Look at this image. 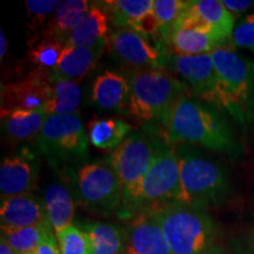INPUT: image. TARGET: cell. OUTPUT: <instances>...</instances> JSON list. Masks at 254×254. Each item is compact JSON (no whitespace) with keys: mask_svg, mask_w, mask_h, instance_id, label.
<instances>
[{"mask_svg":"<svg viewBox=\"0 0 254 254\" xmlns=\"http://www.w3.org/2000/svg\"><path fill=\"white\" fill-rule=\"evenodd\" d=\"M0 254H17L12 250V247L6 243V240L4 238L0 239Z\"/></svg>","mask_w":254,"mask_h":254,"instance_id":"38","label":"cell"},{"mask_svg":"<svg viewBox=\"0 0 254 254\" xmlns=\"http://www.w3.org/2000/svg\"><path fill=\"white\" fill-rule=\"evenodd\" d=\"M49 85L50 97L45 110L49 116L78 114L81 103V90L78 82L56 77L53 72H51Z\"/></svg>","mask_w":254,"mask_h":254,"instance_id":"25","label":"cell"},{"mask_svg":"<svg viewBox=\"0 0 254 254\" xmlns=\"http://www.w3.org/2000/svg\"><path fill=\"white\" fill-rule=\"evenodd\" d=\"M221 1L233 17L246 13L249 9L254 7L253 0H221Z\"/></svg>","mask_w":254,"mask_h":254,"instance_id":"34","label":"cell"},{"mask_svg":"<svg viewBox=\"0 0 254 254\" xmlns=\"http://www.w3.org/2000/svg\"><path fill=\"white\" fill-rule=\"evenodd\" d=\"M51 232H53L51 224L21 228L1 227V238H4L17 254H34Z\"/></svg>","mask_w":254,"mask_h":254,"instance_id":"28","label":"cell"},{"mask_svg":"<svg viewBox=\"0 0 254 254\" xmlns=\"http://www.w3.org/2000/svg\"><path fill=\"white\" fill-rule=\"evenodd\" d=\"M1 128L13 141H28L38 138L49 113L46 111H13L0 112Z\"/></svg>","mask_w":254,"mask_h":254,"instance_id":"22","label":"cell"},{"mask_svg":"<svg viewBox=\"0 0 254 254\" xmlns=\"http://www.w3.org/2000/svg\"><path fill=\"white\" fill-rule=\"evenodd\" d=\"M64 47L65 45L59 43L58 40L43 37L40 41L34 43L31 46L28 51V59L37 68L52 71L58 65Z\"/></svg>","mask_w":254,"mask_h":254,"instance_id":"30","label":"cell"},{"mask_svg":"<svg viewBox=\"0 0 254 254\" xmlns=\"http://www.w3.org/2000/svg\"><path fill=\"white\" fill-rule=\"evenodd\" d=\"M88 134L79 114L47 117L37 138V148L62 174L88 160Z\"/></svg>","mask_w":254,"mask_h":254,"instance_id":"7","label":"cell"},{"mask_svg":"<svg viewBox=\"0 0 254 254\" xmlns=\"http://www.w3.org/2000/svg\"><path fill=\"white\" fill-rule=\"evenodd\" d=\"M132 133V126L120 118L93 119L88 124V140L101 151H114Z\"/></svg>","mask_w":254,"mask_h":254,"instance_id":"24","label":"cell"},{"mask_svg":"<svg viewBox=\"0 0 254 254\" xmlns=\"http://www.w3.org/2000/svg\"><path fill=\"white\" fill-rule=\"evenodd\" d=\"M231 44L236 47L249 50L254 55V12L246 15L234 27Z\"/></svg>","mask_w":254,"mask_h":254,"instance_id":"33","label":"cell"},{"mask_svg":"<svg viewBox=\"0 0 254 254\" xmlns=\"http://www.w3.org/2000/svg\"><path fill=\"white\" fill-rule=\"evenodd\" d=\"M0 220L1 227L7 228L50 224L44 201L33 193L1 198Z\"/></svg>","mask_w":254,"mask_h":254,"instance_id":"16","label":"cell"},{"mask_svg":"<svg viewBox=\"0 0 254 254\" xmlns=\"http://www.w3.org/2000/svg\"><path fill=\"white\" fill-rule=\"evenodd\" d=\"M39 158L30 148H21L2 159L0 165L1 198L28 194L37 187L39 178Z\"/></svg>","mask_w":254,"mask_h":254,"instance_id":"14","label":"cell"},{"mask_svg":"<svg viewBox=\"0 0 254 254\" xmlns=\"http://www.w3.org/2000/svg\"><path fill=\"white\" fill-rule=\"evenodd\" d=\"M90 7L87 0L62 1L47 23L43 37L52 38L65 45L73 30L78 26Z\"/></svg>","mask_w":254,"mask_h":254,"instance_id":"20","label":"cell"},{"mask_svg":"<svg viewBox=\"0 0 254 254\" xmlns=\"http://www.w3.org/2000/svg\"><path fill=\"white\" fill-rule=\"evenodd\" d=\"M128 221L125 254H172L153 212H142Z\"/></svg>","mask_w":254,"mask_h":254,"instance_id":"15","label":"cell"},{"mask_svg":"<svg viewBox=\"0 0 254 254\" xmlns=\"http://www.w3.org/2000/svg\"><path fill=\"white\" fill-rule=\"evenodd\" d=\"M110 17L103 5H91L90 9L68 37L65 46L107 45Z\"/></svg>","mask_w":254,"mask_h":254,"instance_id":"19","label":"cell"},{"mask_svg":"<svg viewBox=\"0 0 254 254\" xmlns=\"http://www.w3.org/2000/svg\"><path fill=\"white\" fill-rule=\"evenodd\" d=\"M34 254H36V253H34Z\"/></svg>","mask_w":254,"mask_h":254,"instance_id":"40","label":"cell"},{"mask_svg":"<svg viewBox=\"0 0 254 254\" xmlns=\"http://www.w3.org/2000/svg\"><path fill=\"white\" fill-rule=\"evenodd\" d=\"M81 228L90 234L93 254H125V228L106 221H87Z\"/></svg>","mask_w":254,"mask_h":254,"instance_id":"26","label":"cell"},{"mask_svg":"<svg viewBox=\"0 0 254 254\" xmlns=\"http://www.w3.org/2000/svg\"><path fill=\"white\" fill-rule=\"evenodd\" d=\"M56 237L62 254H93L90 234L77 225H69Z\"/></svg>","mask_w":254,"mask_h":254,"instance_id":"31","label":"cell"},{"mask_svg":"<svg viewBox=\"0 0 254 254\" xmlns=\"http://www.w3.org/2000/svg\"><path fill=\"white\" fill-rule=\"evenodd\" d=\"M208 254H225L224 252H222V250L220 249V247H214V249L213 250H212L211 251V252H209Z\"/></svg>","mask_w":254,"mask_h":254,"instance_id":"39","label":"cell"},{"mask_svg":"<svg viewBox=\"0 0 254 254\" xmlns=\"http://www.w3.org/2000/svg\"><path fill=\"white\" fill-rule=\"evenodd\" d=\"M161 126L164 138L172 145L201 146L233 159L240 157L243 152L220 112L192 94L184 95L174 104Z\"/></svg>","mask_w":254,"mask_h":254,"instance_id":"1","label":"cell"},{"mask_svg":"<svg viewBox=\"0 0 254 254\" xmlns=\"http://www.w3.org/2000/svg\"><path fill=\"white\" fill-rule=\"evenodd\" d=\"M187 5L189 1L185 0H154L153 14L158 23L159 33L165 41H168L174 25L182 17Z\"/></svg>","mask_w":254,"mask_h":254,"instance_id":"29","label":"cell"},{"mask_svg":"<svg viewBox=\"0 0 254 254\" xmlns=\"http://www.w3.org/2000/svg\"><path fill=\"white\" fill-rule=\"evenodd\" d=\"M7 39H6L5 33L1 30L0 31V58H1V60L4 59V56L6 55V52H7Z\"/></svg>","mask_w":254,"mask_h":254,"instance_id":"37","label":"cell"},{"mask_svg":"<svg viewBox=\"0 0 254 254\" xmlns=\"http://www.w3.org/2000/svg\"><path fill=\"white\" fill-rule=\"evenodd\" d=\"M47 219L53 228L55 234L72 225L75 213V201L67 185L56 183L45 190L44 193Z\"/></svg>","mask_w":254,"mask_h":254,"instance_id":"21","label":"cell"},{"mask_svg":"<svg viewBox=\"0 0 254 254\" xmlns=\"http://www.w3.org/2000/svg\"><path fill=\"white\" fill-rule=\"evenodd\" d=\"M60 4L62 1L59 0H26L25 5L27 8L28 19H30L28 24L31 30L34 31L44 26L47 19L52 17V13H55Z\"/></svg>","mask_w":254,"mask_h":254,"instance_id":"32","label":"cell"},{"mask_svg":"<svg viewBox=\"0 0 254 254\" xmlns=\"http://www.w3.org/2000/svg\"><path fill=\"white\" fill-rule=\"evenodd\" d=\"M52 71L36 68L24 80L2 85L0 112L45 111L50 97L49 77Z\"/></svg>","mask_w":254,"mask_h":254,"instance_id":"12","label":"cell"},{"mask_svg":"<svg viewBox=\"0 0 254 254\" xmlns=\"http://www.w3.org/2000/svg\"><path fill=\"white\" fill-rule=\"evenodd\" d=\"M182 179L176 146L166 141L146 174L140 195V213L180 202ZM139 213V214H140Z\"/></svg>","mask_w":254,"mask_h":254,"instance_id":"9","label":"cell"},{"mask_svg":"<svg viewBox=\"0 0 254 254\" xmlns=\"http://www.w3.org/2000/svg\"><path fill=\"white\" fill-rule=\"evenodd\" d=\"M106 45L65 46L53 74L74 82L82 80L95 67Z\"/></svg>","mask_w":254,"mask_h":254,"instance_id":"18","label":"cell"},{"mask_svg":"<svg viewBox=\"0 0 254 254\" xmlns=\"http://www.w3.org/2000/svg\"><path fill=\"white\" fill-rule=\"evenodd\" d=\"M166 141L144 132H132L111 153V163L122 187V206L117 215L123 220L128 221L140 213L142 184Z\"/></svg>","mask_w":254,"mask_h":254,"instance_id":"2","label":"cell"},{"mask_svg":"<svg viewBox=\"0 0 254 254\" xmlns=\"http://www.w3.org/2000/svg\"><path fill=\"white\" fill-rule=\"evenodd\" d=\"M75 204L101 215L119 213L122 187L111 159L87 160L62 173Z\"/></svg>","mask_w":254,"mask_h":254,"instance_id":"6","label":"cell"},{"mask_svg":"<svg viewBox=\"0 0 254 254\" xmlns=\"http://www.w3.org/2000/svg\"><path fill=\"white\" fill-rule=\"evenodd\" d=\"M151 212L158 219L172 254H208L217 247L215 225L204 209L172 202Z\"/></svg>","mask_w":254,"mask_h":254,"instance_id":"5","label":"cell"},{"mask_svg":"<svg viewBox=\"0 0 254 254\" xmlns=\"http://www.w3.org/2000/svg\"><path fill=\"white\" fill-rule=\"evenodd\" d=\"M154 0H110L100 2L106 9L111 24L118 28H131L153 12Z\"/></svg>","mask_w":254,"mask_h":254,"instance_id":"27","label":"cell"},{"mask_svg":"<svg viewBox=\"0 0 254 254\" xmlns=\"http://www.w3.org/2000/svg\"><path fill=\"white\" fill-rule=\"evenodd\" d=\"M190 27L212 33L226 44L234 31V17L220 0H190L173 28Z\"/></svg>","mask_w":254,"mask_h":254,"instance_id":"13","label":"cell"},{"mask_svg":"<svg viewBox=\"0 0 254 254\" xmlns=\"http://www.w3.org/2000/svg\"><path fill=\"white\" fill-rule=\"evenodd\" d=\"M107 46L114 58L133 71L163 68L167 60L166 51L160 44H153L131 28L113 31Z\"/></svg>","mask_w":254,"mask_h":254,"instance_id":"11","label":"cell"},{"mask_svg":"<svg viewBox=\"0 0 254 254\" xmlns=\"http://www.w3.org/2000/svg\"><path fill=\"white\" fill-rule=\"evenodd\" d=\"M167 44L173 47L176 55L182 56L207 55L226 46L209 32L190 27L173 28Z\"/></svg>","mask_w":254,"mask_h":254,"instance_id":"23","label":"cell"},{"mask_svg":"<svg viewBox=\"0 0 254 254\" xmlns=\"http://www.w3.org/2000/svg\"><path fill=\"white\" fill-rule=\"evenodd\" d=\"M36 254H62L55 232L47 234L40 246L37 249Z\"/></svg>","mask_w":254,"mask_h":254,"instance_id":"35","label":"cell"},{"mask_svg":"<svg viewBox=\"0 0 254 254\" xmlns=\"http://www.w3.org/2000/svg\"><path fill=\"white\" fill-rule=\"evenodd\" d=\"M172 65L194 98L227 113L238 125L247 126L243 110L218 74L212 53L201 56L174 55Z\"/></svg>","mask_w":254,"mask_h":254,"instance_id":"8","label":"cell"},{"mask_svg":"<svg viewBox=\"0 0 254 254\" xmlns=\"http://www.w3.org/2000/svg\"><path fill=\"white\" fill-rule=\"evenodd\" d=\"M241 252L243 254H254V227L250 233L241 241Z\"/></svg>","mask_w":254,"mask_h":254,"instance_id":"36","label":"cell"},{"mask_svg":"<svg viewBox=\"0 0 254 254\" xmlns=\"http://www.w3.org/2000/svg\"><path fill=\"white\" fill-rule=\"evenodd\" d=\"M218 74L241 107L247 126L254 125V62L228 46L212 52Z\"/></svg>","mask_w":254,"mask_h":254,"instance_id":"10","label":"cell"},{"mask_svg":"<svg viewBox=\"0 0 254 254\" xmlns=\"http://www.w3.org/2000/svg\"><path fill=\"white\" fill-rule=\"evenodd\" d=\"M131 86L128 78L118 72L105 71L95 78L92 86V101L100 109L113 112L128 111Z\"/></svg>","mask_w":254,"mask_h":254,"instance_id":"17","label":"cell"},{"mask_svg":"<svg viewBox=\"0 0 254 254\" xmlns=\"http://www.w3.org/2000/svg\"><path fill=\"white\" fill-rule=\"evenodd\" d=\"M128 112L138 122H157L163 125L174 104L184 95L192 94L185 82L164 68L133 71Z\"/></svg>","mask_w":254,"mask_h":254,"instance_id":"4","label":"cell"},{"mask_svg":"<svg viewBox=\"0 0 254 254\" xmlns=\"http://www.w3.org/2000/svg\"><path fill=\"white\" fill-rule=\"evenodd\" d=\"M176 151L182 179L180 204L201 209L224 204L231 194L226 170L187 145L177 146Z\"/></svg>","mask_w":254,"mask_h":254,"instance_id":"3","label":"cell"}]
</instances>
